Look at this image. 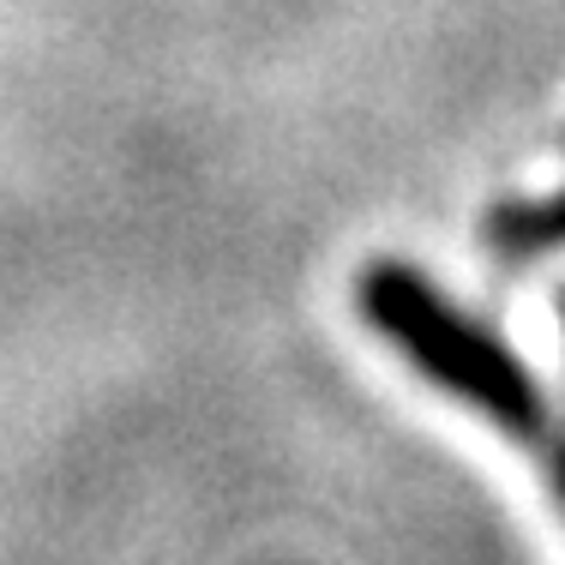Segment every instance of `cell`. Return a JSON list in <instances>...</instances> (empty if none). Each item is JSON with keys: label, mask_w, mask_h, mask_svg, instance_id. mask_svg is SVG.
Masks as SVG:
<instances>
[{"label": "cell", "mask_w": 565, "mask_h": 565, "mask_svg": "<svg viewBox=\"0 0 565 565\" xmlns=\"http://www.w3.org/2000/svg\"><path fill=\"white\" fill-rule=\"evenodd\" d=\"M355 301H361V319L434 392H446L463 409L488 415L518 446H542L554 434V409H547L542 385L530 380V367L488 326H476L463 307H451L415 265H397V259L367 265L355 282Z\"/></svg>", "instance_id": "cell-1"}, {"label": "cell", "mask_w": 565, "mask_h": 565, "mask_svg": "<svg viewBox=\"0 0 565 565\" xmlns=\"http://www.w3.org/2000/svg\"><path fill=\"white\" fill-rule=\"evenodd\" d=\"M488 241L511 259H535V253L565 247V186L542 199H505L488 211Z\"/></svg>", "instance_id": "cell-2"}, {"label": "cell", "mask_w": 565, "mask_h": 565, "mask_svg": "<svg viewBox=\"0 0 565 565\" xmlns=\"http://www.w3.org/2000/svg\"><path fill=\"white\" fill-rule=\"evenodd\" d=\"M535 451L547 457V469H554V493H559V505H565V427L554 422V434H547Z\"/></svg>", "instance_id": "cell-3"}]
</instances>
